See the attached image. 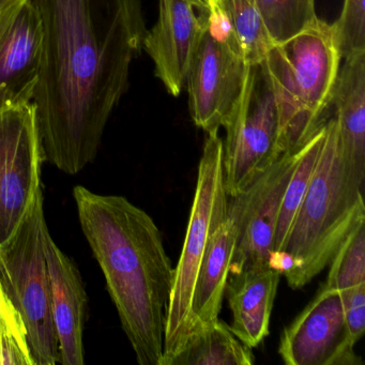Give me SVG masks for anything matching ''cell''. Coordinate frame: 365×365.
Instances as JSON below:
<instances>
[{"instance_id": "1", "label": "cell", "mask_w": 365, "mask_h": 365, "mask_svg": "<svg viewBox=\"0 0 365 365\" xmlns=\"http://www.w3.org/2000/svg\"><path fill=\"white\" fill-rule=\"evenodd\" d=\"M42 29L33 104L43 160L76 175L97 157L146 34L142 0H31Z\"/></svg>"}, {"instance_id": "2", "label": "cell", "mask_w": 365, "mask_h": 365, "mask_svg": "<svg viewBox=\"0 0 365 365\" xmlns=\"http://www.w3.org/2000/svg\"><path fill=\"white\" fill-rule=\"evenodd\" d=\"M78 220L140 365H161L175 268L153 217L119 195L73 190Z\"/></svg>"}, {"instance_id": "3", "label": "cell", "mask_w": 365, "mask_h": 365, "mask_svg": "<svg viewBox=\"0 0 365 365\" xmlns=\"http://www.w3.org/2000/svg\"><path fill=\"white\" fill-rule=\"evenodd\" d=\"M364 181L346 163L336 121L324 123V138L302 204L284 249L270 264L292 289H301L330 264L346 237L365 221Z\"/></svg>"}, {"instance_id": "4", "label": "cell", "mask_w": 365, "mask_h": 365, "mask_svg": "<svg viewBox=\"0 0 365 365\" xmlns=\"http://www.w3.org/2000/svg\"><path fill=\"white\" fill-rule=\"evenodd\" d=\"M341 59L332 25L318 18L259 63L279 98L288 150L300 149L328 120Z\"/></svg>"}, {"instance_id": "5", "label": "cell", "mask_w": 365, "mask_h": 365, "mask_svg": "<svg viewBox=\"0 0 365 365\" xmlns=\"http://www.w3.org/2000/svg\"><path fill=\"white\" fill-rule=\"evenodd\" d=\"M228 196L223 172V140L207 134L198 164L195 195L189 224L175 268L174 285L166 309L163 358L170 365L192 335V299L198 270L215 230L227 219Z\"/></svg>"}, {"instance_id": "6", "label": "cell", "mask_w": 365, "mask_h": 365, "mask_svg": "<svg viewBox=\"0 0 365 365\" xmlns=\"http://www.w3.org/2000/svg\"><path fill=\"white\" fill-rule=\"evenodd\" d=\"M48 232L41 190L16 232L0 245V286L22 316L36 365L59 363L46 256Z\"/></svg>"}, {"instance_id": "7", "label": "cell", "mask_w": 365, "mask_h": 365, "mask_svg": "<svg viewBox=\"0 0 365 365\" xmlns=\"http://www.w3.org/2000/svg\"><path fill=\"white\" fill-rule=\"evenodd\" d=\"M223 128L224 181L232 197L289 151L279 98L259 65L252 67L242 98Z\"/></svg>"}, {"instance_id": "8", "label": "cell", "mask_w": 365, "mask_h": 365, "mask_svg": "<svg viewBox=\"0 0 365 365\" xmlns=\"http://www.w3.org/2000/svg\"><path fill=\"white\" fill-rule=\"evenodd\" d=\"M42 161L34 104L0 113V245L16 232L41 191Z\"/></svg>"}, {"instance_id": "9", "label": "cell", "mask_w": 365, "mask_h": 365, "mask_svg": "<svg viewBox=\"0 0 365 365\" xmlns=\"http://www.w3.org/2000/svg\"><path fill=\"white\" fill-rule=\"evenodd\" d=\"M299 158L300 149L286 151L249 187L228 200L227 217L236 234L230 273L270 264L282 200Z\"/></svg>"}, {"instance_id": "10", "label": "cell", "mask_w": 365, "mask_h": 365, "mask_svg": "<svg viewBox=\"0 0 365 365\" xmlns=\"http://www.w3.org/2000/svg\"><path fill=\"white\" fill-rule=\"evenodd\" d=\"M253 66L242 54L202 33L185 86L196 127L207 134L219 132L240 102Z\"/></svg>"}, {"instance_id": "11", "label": "cell", "mask_w": 365, "mask_h": 365, "mask_svg": "<svg viewBox=\"0 0 365 365\" xmlns=\"http://www.w3.org/2000/svg\"><path fill=\"white\" fill-rule=\"evenodd\" d=\"M339 290L322 284L313 300L283 330L279 354L287 365H360Z\"/></svg>"}, {"instance_id": "12", "label": "cell", "mask_w": 365, "mask_h": 365, "mask_svg": "<svg viewBox=\"0 0 365 365\" xmlns=\"http://www.w3.org/2000/svg\"><path fill=\"white\" fill-rule=\"evenodd\" d=\"M41 48V23L31 0H19L0 14V113L33 103Z\"/></svg>"}, {"instance_id": "13", "label": "cell", "mask_w": 365, "mask_h": 365, "mask_svg": "<svg viewBox=\"0 0 365 365\" xmlns=\"http://www.w3.org/2000/svg\"><path fill=\"white\" fill-rule=\"evenodd\" d=\"M202 0H159V16L146 31L143 48L166 91L179 97L204 33Z\"/></svg>"}, {"instance_id": "14", "label": "cell", "mask_w": 365, "mask_h": 365, "mask_svg": "<svg viewBox=\"0 0 365 365\" xmlns=\"http://www.w3.org/2000/svg\"><path fill=\"white\" fill-rule=\"evenodd\" d=\"M46 256L51 286V311L58 341L59 363L83 365L87 294L80 271L57 247L50 232L46 237Z\"/></svg>"}, {"instance_id": "15", "label": "cell", "mask_w": 365, "mask_h": 365, "mask_svg": "<svg viewBox=\"0 0 365 365\" xmlns=\"http://www.w3.org/2000/svg\"><path fill=\"white\" fill-rule=\"evenodd\" d=\"M281 277L271 264L230 273L225 289L232 315L230 328L247 347L255 348L269 334Z\"/></svg>"}, {"instance_id": "16", "label": "cell", "mask_w": 365, "mask_h": 365, "mask_svg": "<svg viewBox=\"0 0 365 365\" xmlns=\"http://www.w3.org/2000/svg\"><path fill=\"white\" fill-rule=\"evenodd\" d=\"M344 160L365 179V54L345 59L331 98Z\"/></svg>"}, {"instance_id": "17", "label": "cell", "mask_w": 365, "mask_h": 365, "mask_svg": "<svg viewBox=\"0 0 365 365\" xmlns=\"http://www.w3.org/2000/svg\"><path fill=\"white\" fill-rule=\"evenodd\" d=\"M235 245L234 225L227 217L215 230L198 270L192 299V335L220 318Z\"/></svg>"}, {"instance_id": "18", "label": "cell", "mask_w": 365, "mask_h": 365, "mask_svg": "<svg viewBox=\"0 0 365 365\" xmlns=\"http://www.w3.org/2000/svg\"><path fill=\"white\" fill-rule=\"evenodd\" d=\"M254 362L252 348L219 318L194 333L170 365H252Z\"/></svg>"}, {"instance_id": "19", "label": "cell", "mask_w": 365, "mask_h": 365, "mask_svg": "<svg viewBox=\"0 0 365 365\" xmlns=\"http://www.w3.org/2000/svg\"><path fill=\"white\" fill-rule=\"evenodd\" d=\"M324 123L300 148L298 164L286 187L285 193L282 200L277 228H275L273 254L279 253L284 249L292 222L307 193L312 175L319 157L322 142H324Z\"/></svg>"}, {"instance_id": "20", "label": "cell", "mask_w": 365, "mask_h": 365, "mask_svg": "<svg viewBox=\"0 0 365 365\" xmlns=\"http://www.w3.org/2000/svg\"><path fill=\"white\" fill-rule=\"evenodd\" d=\"M269 39L282 44L317 20L315 0H255Z\"/></svg>"}, {"instance_id": "21", "label": "cell", "mask_w": 365, "mask_h": 365, "mask_svg": "<svg viewBox=\"0 0 365 365\" xmlns=\"http://www.w3.org/2000/svg\"><path fill=\"white\" fill-rule=\"evenodd\" d=\"M219 4L236 31L247 63H262L273 43L264 31L255 0H219Z\"/></svg>"}, {"instance_id": "22", "label": "cell", "mask_w": 365, "mask_h": 365, "mask_svg": "<svg viewBox=\"0 0 365 365\" xmlns=\"http://www.w3.org/2000/svg\"><path fill=\"white\" fill-rule=\"evenodd\" d=\"M329 266L326 287L339 292L365 283V221L346 237Z\"/></svg>"}, {"instance_id": "23", "label": "cell", "mask_w": 365, "mask_h": 365, "mask_svg": "<svg viewBox=\"0 0 365 365\" xmlns=\"http://www.w3.org/2000/svg\"><path fill=\"white\" fill-rule=\"evenodd\" d=\"M0 365H36L22 316L6 294L0 302Z\"/></svg>"}, {"instance_id": "24", "label": "cell", "mask_w": 365, "mask_h": 365, "mask_svg": "<svg viewBox=\"0 0 365 365\" xmlns=\"http://www.w3.org/2000/svg\"><path fill=\"white\" fill-rule=\"evenodd\" d=\"M331 25L341 58L365 54V0H344L341 16Z\"/></svg>"}, {"instance_id": "25", "label": "cell", "mask_w": 365, "mask_h": 365, "mask_svg": "<svg viewBox=\"0 0 365 365\" xmlns=\"http://www.w3.org/2000/svg\"><path fill=\"white\" fill-rule=\"evenodd\" d=\"M339 294L348 331L356 344L365 332V283L339 290Z\"/></svg>"}, {"instance_id": "26", "label": "cell", "mask_w": 365, "mask_h": 365, "mask_svg": "<svg viewBox=\"0 0 365 365\" xmlns=\"http://www.w3.org/2000/svg\"><path fill=\"white\" fill-rule=\"evenodd\" d=\"M19 0H0V14L8 9V8L18 3Z\"/></svg>"}, {"instance_id": "27", "label": "cell", "mask_w": 365, "mask_h": 365, "mask_svg": "<svg viewBox=\"0 0 365 365\" xmlns=\"http://www.w3.org/2000/svg\"><path fill=\"white\" fill-rule=\"evenodd\" d=\"M4 294H5V292H4L3 288H1V286H0V302H1V300H3Z\"/></svg>"}]
</instances>
